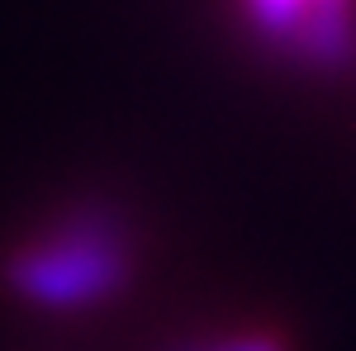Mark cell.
<instances>
[{
  "mask_svg": "<svg viewBox=\"0 0 356 351\" xmlns=\"http://www.w3.org/2000/svg\"><path fill=\"white\" fill-rule=\"evenodd\" d=\"M129 275H134V238L129 223L105 204L62 214L5 266L10 290L38 309L105 304L129 285Z\"/></svg>",
  "mask_w": 356,
  "mask_h": 351,
  "instance_id": "obj_1",
  "label": "cell"
},
{
  "mask_svg": "<svg viewBox=\"0 0 356 351\" xmlns=\"http://www.w3.org/2000/svg\"><path fill=\"white\" fill-rule=\"evenodd\" d=\"M247 24L314 72L356 62V0H247Z\"/></svg>",
  "mask_w": 356,
  "mask_h": 351,
  "instance_id": "obj_2",
  "label": "cell"
},
{
  "mask_svg": "<svg viewBox=\"0 0 356 351\" xmlns=\"http://www.w3.org/2000/svg\"><path fill=\"white\" fill-rule=\"evenodd\" d=\"M171 351H290L285 337L275 332H238V337H200V342H181Z\"/></svg>",
  "mask_w": 356,
  "mask_h": 351,
  "instance_id": "obj_3",
  "label": "cell"
}]
</instances>
